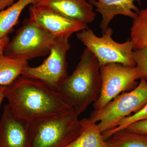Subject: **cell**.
Returning <instances> with one entry per match:
<instances>
[{
  "label": "cell",
  "instance_id": "9c48e42d",
  "mask_svg": "<svg viewBox=\"0 0 147 147\" xmlns=\"http://www.w3.org/2000/svg\"><path fill=\"white\" fill-rule=\"evenodd\" d=\"M29 16L30 21L55 38L70 37L88 28L86 24L64 17L46 7L31 5Z\"/></svg>",
  "mask_w": 147,
  "mask_h": 147
},
{
  "label": "cell",
  "instance_id": "7c38bea8",
  "mask_svg": "<svg viewBox=\"0 0 147 147\" xmlns=\"http://www.w3.org/2000/svg\"><path fill=\"white\" fill-rule=\"evenodd\" d=\"M141 0H89L96 7V11L102 16L100 28L102 32L109 27L111 21L117 15H122L134 19L139 12V8L134 2Z\"/></svg>",
  "mask_w": 147,
  "mask_h": 147
},
{
  "label": "cell",
  "instance_id": "cb8c5ba5",
  "mask_svg": "<svg viewBox=\"0 0 147 147\" xmlns=\"http://www.w3.org/2000/svg\"></svg>",
  "mask_w": 147,
  "mask_h": 147
},
{
  "label": "cell",
  "instance_id": "e0dca14e",
  "mask_svg": "<svg viewBox=\"0 0 147 147\" xmlns=\"http://www.w3.org/2000/svg\"><path fill=\"white\" fill-rule=\"evenodd\" d=\"M130 29L134 50L147 47V7L139 10Z\"/></svg>",
  "mask_w": 147,
  "mask_h": 147
},
{
  "label": "cell",
  "instance_id": "2e32d148",
  "mask_svg": "<svg viewBox=\"0 0 147 147\" xmlns=\"http://www.w3.org/2000/svg\"><path fill=\"white\" fill-rule=\"evenodd\" d=\"M105 142L108 147H147V135L123 129L113 133Z\"/></svg>",
  "mask_w": 147,
  "mask_h": 147
},
{
  "label": "cell",
  "instance_id": "52a82bcc",
  "mask_svg": "<svg viewBox=\"0 0 147 147\" xmlns=\"http://www.w3.org/2000/svg\"><path fill=\"white\" fill-rule=\"evenodd\" d=\"M69 38H56L48 57L43 63L34 67L29 66L22 75L39 80L57 90L59 86L68 76L67 55L71 47Z\"/></svg>",
  "mask_w": 147,
  "mask_h": 147
},
{
  "label": "cell",
  "instance_id": "5b68a950",
  "mask_svg": "<svg viewBox=\"0 0 147 147\" xmlns=\"http://www.w3.org/2000/svg\"><path fill=\"white\" fill-rule=\"evenodd\" d=\"M113 32V29L109 27L102 33V36L98 37L92 30L88 28L78 32L76 36L94 55L100 67L111 63L135 67L132 57L134 48L131 40L119 43L112 38Z\"/></svg>",
  "mask_w": 147,
  "mask_h": 147
},
{
  "label": "cell",
  "instance_id": "d6986e66",
  "mask_svg": "<svg viewBox=\"0 0 147 147\" xmlns=\"http://www.w3.org/2000/svg\"><path fill=\"white\" fill-rule=\"evenodd\" d=\"M132 57L138 71V79L147 82V47L134 50Z\"/></svg>",
  "mask_w": 147,
  "mask_h": 147
},
{
  "label": "cell",
  "instance_id": "603a6c76",
  "mask_svg": "<svg viewBox=\"0 0 147 147\" xmlns=\"http://www.w3.org/2000/svg\"><path fill=\"white\" fill-rule=\"evenodd\" d=\"M5 86H0V108L1 105L5 97Z\"/></svg>",
  "mask_w": 147,
  "mask_h": 147
},
{
  "label": "cell",
  "instance_id": "ac0fdd59",
  "mask_svg": "<svg viewBox=\"0 0 147 147\" xmlns=\"http://www.w3.org/2000/svg\"><path fill=\"white\" fill-rule=\"evenodd\" d=\"M147 119V103L138 112L132 115L126 117L122 119L119 123L117 127L115 128L102 133V136L105 140H107L116 131L125 129L131 124L135 122Z\"/></svg>",
  "mask_w": 147,
  "mask_h": 147
},
{
  "label": "cell",
  "instance_id": "44dd1931",
  "mask_svg": "<svg viewBox=\"0 0 147 147\" xmlns=\"http://www.w3.org/2000/svg\"><path fill=\"white\" fill-rule=\"evenodd\" d=\"M9 40V38L8 36L0 38V55L4 54L5 48Z\"/></svg>",
  "mask_w": 147,
  "mask_h": 147
},
{
  "label": "cell",
  "instance_id": "7a4b0ae2",
  "mask_svg": "<svg viewBox=\"0 0 147 147\" xmlns=\"http://www.w3.org/2000/svg\"><path fill=\"white\" fill-rule=\"evenodd\" d=\"M100 67L94 55L86 48L74 71L58 87V91L79 115L100 96Z\"/></svg>",
  "mask_w": 147,
  "mask_h": 147
},
{
  "label": "cell",
  "instance_id": "7402d4cb",
  "mask_svg": "<svg viewBox=\"0 0 147 147\" xmlns=\"http://www.w3.org/2000/svg\"><path fill=\"white\" fill-rule=\"evenodd\" d=\"M15 0H0V11L7 8L14 3Z\"/></svg>",
  "mask_w": 147,
  "mask_h": 147
},
{
  "label": "cell",
  "instance_id": "8992f818",
  "mask_svg": "<svg viewBox=\"0 0 147 147\" xmlns=\"http://www.w3.org/2000/svg\"><path fill=\"white\" fill-rule=\"evenodd\" d=\"M56 38L27 18L5 48L4 54L28 61L49 55Z\"/></svg>",
  "mask_w": 147,
  "mask_h": 147
},
{
  "label": "cell",
  "instance_id": "ba28073f",
  "mask_svg": "<svg viewBox=\"0 0 147 147\" xmlns=\"http://www.w3.org/2000/svg\"><path fill=\"white\" fill-rule=\"evenodd\" d=\"M102 85L100 96L93 104L94 111L102 110L121 93L129 92L138 85V71L136 67L111 63L100 67Z\"/></svg>",
  "mask_w": 147,
  "mask_h": 147
},
{
  "label": "cell",
  "instance_id": "4fadbf2b",
  "mask_svg": "<svg viewBox=\"0 0 147 147\" xmlns=\"http://www.w3.org/2000/svg\"><path fill=\"white\" fill-rule=\"evenodd\" d=\"M80 122L81 133L65 147H108L96 123L90 118L82 119Z\"/></svg>",
  "mask_w": 147,
  "mask_h": 147
},
{
  "label": "cell",
  "instance_id": "30bf717a",
  "mask_svg": "<svg viewBox=\"0 0 147 147\" xmlns=\"http://www.w3.org/2000/svg\"><path fill=\"white\" fill-rule=\"evenodd\" d=\"M0 147H30L29 122L15 116L8 104L0 120Z\"/></svg>",
  "mask_w": 147,
  "mask_h": 147
},
{
  "label": "cell",
  "instance_id": "3957f363",
  "mask_svg": "<svg viewBox=\"0 0 147 147\" xmlns=\"http://www.w3.org/2000/svg\"><path fill=\"white\" fill-rule=\"evenodd\" d=\"M79 116L72 109L30 122V147H66L81 133Z\"/></svg>",
  "mask_w": 147,
  "mask_h": 147
},
{
  "label": "cell",
  "instance_id": "5bb4252c",
  "mask_svg": "<svg viewBox=\"0 0 147 147\" xmlns=\"http://www.w3.org/2000/svg\"><path fill=\"white\" fill-rule=\"evenodd\" d=\"M29 66L25 60L4 54L0 55V86L10 85L22 75Z\"/></svg>",
  "mask_w": 147,
  "mask_h": 147
},
{
  "label": "cell",
  "instance_id": "ffe728a7",
  "mask_svg": "<svg viewBox=\"0 0 147 147\" xmlns=\"http://www.w3.org/2000/svg\"><path fill=\"white\" fill-rule=\"evenodd\" d=\"M125 129L131 132L147 135V119L135 122Z\"/></svg>",
  "mask_w": 147,
  "mask_h": 147
},
{
  "label": "cell",
  "instance_id": "6da1fadb",
  "mask_svg": "<svg viewBox=\"0 0 147 147\" xmlns=\"http://www.w3.org/2000/svg\"><path fill=\"white\" fill-rule=\"evenodd\" d=\"M4 93L12 113L29 122L73 109L57 90L24 75L5 86Z\"/></svg>",
  "mask_w": 147,
  "mask_h": 147
},
{
  "label": "cell",
  "instance_id": "8fae6325",
  "mask_svg": "<svg viewBox=\"0 0 147 147\" xmlns=\"http://www.w3.org/2000/svg\"><path fill=\"white\" fill-rule=\"evenodd\" d=\"M32 5L49 7L64 17L87 25L96 16L93 5L87 0H35Z\"/></svg>",
  "mask_w": 147,
  "mask_h": 147
},
{
  "label": "cell",
  "instance_id": "9a60e30c",
  "mask_svg": "<svg viewBox=\"0 0 147 147\" xmlns=\"http://www.w3.org/2000/svg\"><path fill=\"white\" fill-rule=\"evenodd\" d=\"M35 0H18L10 6L0 11V38L8 36L18 24L19 17L27 6Z\"/></svg>",
  "mask_w": 147,
  "mask_h": 147
},
{
  "label": "cell",
  "instance_id": "277c9868",
  "mask_svg": "<svg viewBox=\"0 0 147 147\" xmlns=\"http://www.w3.org/2000/svg\"><path fill=\"white\" fill-rule=\"evenodd\" d=\"M147 103V82L143 79L137 86L111 100L102 110H93L90 119L97 123L102 133L115 128L122 119L136 113Z\"/></svg>",
  "mask_w": 147,
  "mask_h": 147
}]
</instances>
